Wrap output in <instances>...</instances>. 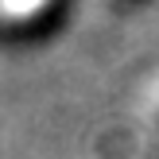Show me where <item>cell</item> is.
<instances>
[{"label":"cell","mask_w":159,"mask_h":159,"mask_svg":"<svg viewBox=\"0 0 159 159\" xmlns=\"http://www.w3.org/2000/svg\"><path fill=\"white\" fill-rule=\"evenodd\" d=\"M43 0H4V8L8 12H31V8H39Z\"/></svg>","instance_id":"cell-1"}]
</instances>
